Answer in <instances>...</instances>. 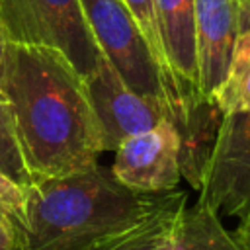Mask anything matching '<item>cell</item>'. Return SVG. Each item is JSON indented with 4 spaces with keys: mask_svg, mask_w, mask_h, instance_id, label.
Segmentation results:
<instances>
[{
    "mask_svg": "<svg viewBox=\"0 0 250 250\" xmlns=\"http://www.w3.org/2000/svg\"><path fill=\"white\" fill-rule=\"evenodd\" d=\"M0 90L33 182L88 170L104 152L86 82L55 49L10 43L0 64Z\"/></svg>",
    "mask_w": 250,
    "mask_h": 250,
    "instance_id": "1",
    "label": "cell"
},
{
    "mask_svg": "<svg viewBox=\"0 0 250 250\" xmlns=\"http://www.w3.org/2000/svg\"><path fill=\"white\" fill-rule=\"evenodd\" d=\"M180 191L141 193L100 164L25 189L21 250H86L170 203Z\"/></svg>",
    "mask_w": 250,
    "mask_h": 250,
    "instance_id": "2",
    "label": "cell"
},
{
    "mask_svg": "<svg viewBox=\"0 0 250 250\" xmlns=\"http://www.w3.org/2000/svg\"><path fill=\"white\" fill-rule=\"evenodd\" d=\"M0 23L10 43L55 49L82 78L90 76L104 57L82 0H0Z\"/></svg>",
    "mask_w": 250,
    "mask_h": 250,
    "instance_id": "3",
    "label": "cell"
},
{
    "mask_svg": "<svg viewBox=\"0 0 250 250\" xmlns=\"http://www.w3.org/2000/svg\"><path fill=\"white\" fill-rule=\"evenodd\" d=\"M82 8L104 59L135 92L168 105L164 74L125 2L82 0Z\"/></svg>",
    "mask_w": 250,
    "mask_h": 250,
    "instance_id": "4",
    "label": "cell"
},
{
    "mask_svg": "<svg viewBox=\"0 0 250 250\" xmlns=\"http://www.w3.org/2000/svg\"><path fill=\"white\" fill-rule=\"evenodd\" d=\"M84 82L104 152L115 150L133 135L170 121L168 105L135 92L104 57Z\"/></svg>",
    "mask_w": 250,
    "mask_h": 250,
    "instance_id": "5",
    "label": "cell"
},
{
    "mask_svg": "<svg viewBox=\"0 0 250 250\" xmlns=\"http://www.w3.org/2000/svg\"><path fill=\"white\" fill-rule=\"evenodd\" d=\"M199 201L219 215L240 219L250 209V113L223 115Z\"/></svg>",
    "mask_w": 250,
    "mask_h": 250,
    "instance_id": "6",
    "label": "cell"
},
{
    "mask_svg": "<svg viewBox=\"0 0 250 250\" xmlns=\"http://www.w3.org/2000/svg\"><path fill=\"white\" fill-rule=\"evenodd\" d=\"M111 174L141 193H166L178 188L180 139L170 121L125 139L115 150Z\"/></svg>",
    "mask_w": 250,
    "mask_h": 250,
    "instance_id": "7",
    "label": "cell"
},
{
    "mask_svg": "<svg viewBox=\"0 0 250 250\" xmlns=\"http://www.w3.org/2000/svg\"><path fill=\"white\" fill-rule=\"evenodd\" d=\"M195 64L197 94L213 102L225 80L234 41L240 33L238 0H195Z\"/></svg>",
    "mask_w": 250,
    "mask_h": 250,
    "instance_id": "8",
    "label": "cell"
},
{
    "mask_svg": "<svg viewBox=\"0 0 250 250\" xmlns=\"http://www.w3.org/2000/svg\"><path fill=\"white\" fill-rule=\"evenodd\" d=\"M195 0H156L164 57L176 90H195Z\"/></svg>",
    "mask_w": 250,
    "mask_h": 250,
    "instance_id": "9",
    "label": "cell"
},
{
    "mask_svg": "<svg viewBox=\"0 0 250 250\" xmlns=\"http://www.w3.org/2000/svg\"><path fill=\"white\" fill-rule=\"evenodd\" d=\"M160 250H246L234 232L227 230L221 215L197 199L184 205L172 219Z\"/></svg>",
    "mask_w": 250,
    "mask_h": 250,
    "instance_id": "10",
    "label": "cell"
},
{
    "mask_svg": "<svg viewBox=\"0 0 250 250\" xmlns=\"http://www.w3.org/2000/svg\"><path fill=\"white\" fill-rule=\"evenodd\" d=\"M186 193L180 191L170 203L160 207L150 217L143 219L141 223L119 230L104 240L94 242L86 250H160L166 230L176 217V213L186 205Z\"/></svg>",
    "mask_w": 250,
    "mask_h": 250,
    "instance_id": "11",
    "label": "cell"
},
{
    "mask_svg": "<svg viewBox=\"0 0 250 250\" xmlns=\"http://www.w3.org/2000/svg\"><path fill=\"white\" fill-rule=\"evenodd\" d=\"M215 105L225 113H250V29L240 31L225 80L213 94Z\"/></svg>",
    "mask_w": 250,
    "mask_h": 250,
    "instance_id": "12",
    "label": "cell"
},
{
    "mask_svg": "<svg viewBox=\"0 0 250 250\" xmlns=\"http://www.w3.org/2000/svg\"><path fill=\"white\" fill-rule=\"evenodd\" d=\"M0 172L6 174L12 182L21 186L23 189H27L33 184V178L25 166L20 148L12 105L2 90H0Z\"/></svg>",
    "mask_w": 250,
    "mask_h": 250,
    "instance_id": "13",
    "label": "cell"
},
{
    "mask_svg": "<svg viewBox=\"0 0 250 250\" xmlns=\"http://www.w3.org/2000/svg\"><path fill=\"white\" fill-rule=\"evenodd\" d=\"M125 6L129 8L131 16L135 18L139 29L143 31L152 57L156 59L164 80H166V100L174 94V80L172 74L168 70L166 64V57H164V45H162V37H160V27H158V14H156V0H123Z\"/></svg>",
    "mask_w": 250,
    "mask_h": 250,
    "instance_id": "14",
    "label": "cell"
},
{
    "mask_svg": "<svg viewBox=\"0 0 250 250\" xmlns=\"http://www.w3.org/2000/svg\"><path fill=\"white\" fill-rule=\"evenodd\" d=\"M0 227L23 244L25 230V189L0 172Z\"/></svg>",
    "mask_w": 250,
    "mask_h": 250,
    "instance_id": "15",
    "label": "cell"
},
{
    "mask_svg": "<svg viewBox=\"0 0 250 250\" xmlns=\"http://www.w3.org/2000/svg\"><path fill=\"white\" fill-rule=\"evenodd\" d=\"M234 236L240 240V244L250 250V209L246 215H242L236 223V229H234Z\"/></svg>",
    "mask_w": 250,
    "mask_h": 250,
    "instance_id": "16",
    "label": "cell"
},
{
    "mask_svg": "<svg viewBox=\"0 0 250 250\" xmlns=\"http://www.w3.org/2000/svg\"><path fill=\"white\" fill-rule=\"evenodd\" d=\"M0 250H21V242L4 227H0Z\"/></svg>",
    "mask_w": 250,
    "mask_h": 250,
    "instance_id": "17",
    "label": "cell"
},
{
    "mask_svg": "<svg viewBox=\"0 0 250 250\" xmlns=\"http://www.w3.org/2000/svg\"><path fill=\"white\" fill-rule=\"evenodd\" d=\"M240 6V31H248L250 29V0H238Z\"/></svg>",
    "mask_w": 250,
    "mask_h": 250,
    "instance_id": "18",
    "label": "cell"
},
{
    "mask_svg": "<svg viewBox=\"0 0 250 250\" xmlns=\"http://www.w3.org/2000/svg\"><path fill=\"white\" fill-rule=\"evenodd\" d=\"M6 45H8V39H6V33H4V27L0 23V64H2V57H4V51H6Z\"/></svg>",
    "mask_w": 250,
    "mask_h": 250,
    "instance_id": "19",
    "label": "cell"
}]
</instances>
